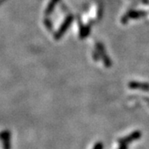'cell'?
Listing matches in <instances>:
<instances>
[{"label":"cell","instance_id":"1","mask_svg":"<svg viewBox=\"0 0 149 149\" xmlns=\"http://www.w3.org/2000/svg\"><path fill=\"white\" fill-rule=\"evenodd\" d=\"M72 19H73L72 16H69L66 19H65V21L64 22V23L61 25V27L59 29L58 32H56V38L61 37L63 34H64V32L68 29V27H69V26L70 25V23H71V22H72Z\"/></svg>","mask_w":149,"mask_h":149},{"label":"cell","instance_id":"3","mask_svg":"<svg viewBox=\"0 0 149 149\" xmlns=\"http://www.w3.org/2000/svg\"><path fill=\"white\" fill-rule=\"evenodd\" d=\"M129 85H130L131 88H141V89H143V90H148V89H149L148 85H147V84H140V83L133 82V83H130Z\"/></svg>","mask_w":149,"mask_h":149},{"label":"cell","instance_id":"2","mask_svg":"<svg viewBox=\"0 0 149 149\" xmlns=\"http://www.w3.org/2000/svg\"><path fill=\"white\" fill-rule=\"evenodd\" d=\"M144 12H139V11H133L131 13H129L127 14V16H125L123 18V22H125V19H128V18H136V17H139L143 16Z\"/></svg>","mask_w":149,"mask_h":149}]
</instances>
